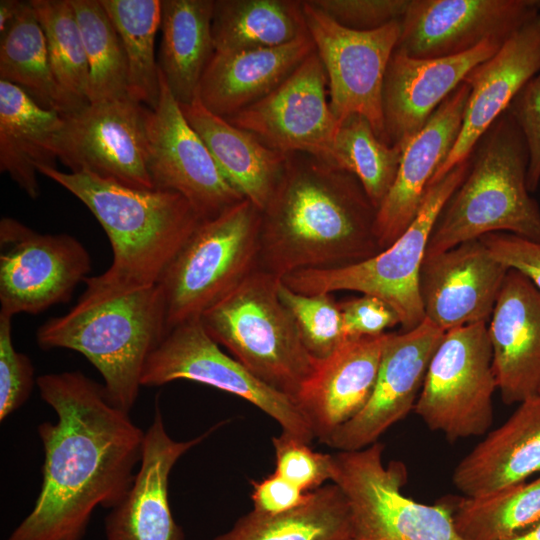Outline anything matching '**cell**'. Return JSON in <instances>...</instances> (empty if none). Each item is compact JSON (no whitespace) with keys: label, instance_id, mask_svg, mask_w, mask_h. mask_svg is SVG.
Masks as SVG:
<instances>
[{"label":"cell","instance_id":"6da1fadb","mask_svg":"<svg viewBox=\"0 0 540 540\" xmlns=\"http://www.w3.org/2000/svg\"><path fill=\"white\" fill-rule=\"evenodd\" d=\"M36 384L57 420L38 426L40 492L7 540H82L96 507L114 508L130 489L145 432L80 371L44 374Z\"/></svg>","mask_w":540,"mask_h":540},{"label":"cell","instance_id":"7a4b0ae2","mask_svg":"<svg viewBox=\"0 0 540 540\" xmlns=\"http://www.w3.org/2000/svg\"><path fill=\"white\" fill-rule=\"evenodd\" d=\"M376 212L354 174L310 154H286L261 211L258 269L282 278L366 260L381 251Z\"/></svg>","mask_w":540,"mask_h":540},{"label":"cell","instance_id":"3957f363","mask_svg":"<svg viewBox=\"0 0 540 540\" xmlns=\"http://www.w3.org/2000/svg\"><path fill=\"white\" fill-rule=\"evenodd\" d=\"M38 173L78 198L103 227L113 260L86 286L131 289L155 285L202 221L180 194L128 187L87 173L40 166Z\"/></svg>","mask_w":540,"mask_h":540},{"label":"cell","instance_id":"277c9868","mask_svg":"<svg viewBox=\"0 0 540 540\" xmlns=\"http://www.w3.org/2000/svg\"><path fill=\"white\" fill-rule=\"evenodd\" d=\"M166 306L158 284L131 289L86 286L78 302L36 332L42 350L79 352L98 370L110 403L129 413L149 355L167 334Z\"/></svg>","mask_w":540,"mask_h":540},{"label":"cell","instance_id":"5b68a950","mask_svg":"<svg viewBox=\"0 0 540 540\" xmlns=\"http://www.w3.org/2000/svg\"><path fill=\"white\" fill-rule=\"evenodd\" d=\"M524 136L505 111L480 139L464 181L441 211L426 254L497 232L540 242V209L527 188Z\"/></svg>","mask_w":540,"mask_h":540},{"label":"cell","instance_id":"8992f818","mask_svg":"<svg viewBox=\"0 0 540 540\" xmlns=\"http://www.w3.org/2000/svg\"><path fill=\"white\" fill-rule=\"evenodd\" d=\"M280 281L256 269L199 319L210 337L253 375L296 401L317 359L281 301Z\"/></svg>","mask_w":540,"mask_h":540},{"label":"cell","instance_id":"52a82bcc","mask_svg":"<svg viewBox=\"0 0 540 540\" xmlns=\"http://www.w3.org/2000/svg\"><path fill=\"white\" fill-rule=\"evenodd\" d=\"M470 167L471 157L428 186L420 210L408 228L376 255L344 266L298 270L282 277V282L303 294L347 290L376 296L397 313L402 331L416 328L425 319L419 276L430 235Z\"/></svg>","mask_w":540,"mask_h":540},{"label":"cell","instance_id":"ba28073f","mask_svg":"<svg viewBox=\"0 0 540 540\" xmlns=\"http://www.w3.org/2000/svg\"><path fill=\"white\" fill-rule=\"evenodd\" d=\"M261 211L248 199L202 220L159 282L167 332L199 319L258 269Z\"/></svg>","mask_w":540,"mask_h":540},{"label":"cell","instance_id":"9c48e42d","mask_svg":"<svg viewBox=\"0 0 540 540\" xmlns=\"http://www.w3.org/2000/svg\"><path fill=\"white\" fill-rule=\"evenodd\" d=\"M380 442L334 454V475L351 512L350 540H463L453 523L454 500L434 505L402 492L406 466L384 464Z\"/></svg>","mask_w":540,"mask_h":540},{"label":"cell","instance_id":"30bf717a","mask_svg":"<svg viewBox=\"0 0 540 540\" xmlns=\"http://www.w3.org/2000/svg\"><path fill=\"white\" fill-rule=\"evenodd\" d=\"M496 389L487 323L458 327L435 350L414 412L450 442L480 436L492 425Z\"/></svg>","mask_w":540,"mask_h":540},{"label":"cell","instance_id":"8fae6325","mask_svg":"<svg viewBox=\"0 0 540 540\" xmlns=\"http://www.w3.org/2000/svg\"><path fill=\"white\" fill-rule=\"evenodd\" d=\"M189 380L238 396L272 417L282 428L310 444L315 438L296 401L270 387L220 348L200 319L171 329L149 355L141 385L161 386Z\"/></svg>","mask_w":540,"mask_h":540},{"label":"cell","instance_id":"7c38bea8","mask_svg":"<svg viewBox=\"0 0 540 540\" xmlns=\"http://www.w3.org/2000/svg\"><path fill=\"white\" fill-rule=\"evenodd\" d=\"M308 33L328 79L330 108L341 123L352 114L364 116L387 144L382 90L390 58L400 36V21L369 31L348 29L302 0Z\"/></svg>","mask_w":540,"mask_h":540},{"label":"cell","instance_id":"4fadbf2b","mask_svg":"<svg viewBox=\"0 0 540 540\" xmlns=\"http://www.w3.org/2000/svg\"><path fill=\"white\" fill-rule=\"evenodd\" d=\"M0 313L39 314L68 302L91 271L85 246L68 234H42L20 221H0Z\"/></svg>","mask_w":540,"mask_h":540},{"label":"cell","instance_id":"5bb4252c","mask_svg":"<svg viewBox=\"0 0 540 540\" xmlns=\"http://www.w3.org/2000/svg\"><path fill=\"white\" fill-rule=\"evenodd\" d=\"M148 111L126 96L88 103L63 116L55 144L57 159L73 173L155 189L147 168Z\"/></svg>","mask_w":540,"mask_h":540},{"label":"cell","instance_id":"9a60e30c","mask_svg":"<svg viewBox=\"0 0 540 540\" xmlns=\"http://www.w3.org/2000/svg\"><path fill=\"white\" fill-rule=\"evenodd\" d=\"M160 95L147 114V168L155 189L183 196L202 220L243 200L185 118L159 68Z\"/></svg>","mask_w":540,"mask_h":540},{"label":"cell","instance_id":"2e32d148","mask_svg":"<svg viewBox=\"0 0 540 540\" xmlns=\"http://www.w3.org/2000/svg\"><path fill=\"white\" fill-rule=\"evenodd\" d=\"M226 120L283 154L306 153L333 165L340 123L330 108L328 79L316 52L269 95Z\"/></svg>","mask_w":540,"mask_h":540},{"label":"cell","instance_id":"e0dca14e","mask_svg":"<svg viewBox=\"0 0 540 540\" xmlns=\"http://www.w3.org/2000/svg\"><path fill=\"white\" fill-rule=\"evenodd\" d=\"M538 13V0H410L395 50L418 59L462 54L505 42Z\"/></svg>","mask_w":540,"mask_h":540},{"label":"cell","instance_id":"ac0fdd59","mask_svg":"<svg viewBox=\"0 0 540 540\" xmlns=\"http://www.w3.org/2000/svg\"><path fill=\"white\" fill-rule=\"evenodd\" d=\"M444 334L426 318L412 330L390 333L370 399L324 444L340 451L366 448L414 410L428 365Z\"/></svg>","mask_w":540,"mask_h":540},{"label":"cell","instance_id":"d6986e66","mask_svg":"<svg viewBox=\"0 0 540 540\" xmlns=\"http://www.w3.org/2000/svg\"><path fill=\"white\" fill-rule=\"evenodd\" d=\"M508 270L480 239L425 255L419 276L425 318L444 332L488 323Z\"/></svg>","mask_w":540,"mask_h":540},{"label":"cell","instance_id":"ffe728a7","mask_svg":"<svg viewBox=\"0 0 540 540\" xmlns=\"http://www.w3.org/2000/svg\"><path fill=\"white\" fill-rule=\"evenodd\" d=\"M488 40L462 54L418 59L395 50L390 58L382 90V110L387 144L404 145L478 64L503 45Z\"/></svg>","mask_w":540,"mask_h":540},{"label":"cell","instance_id":"44dd1931","mask_svg":"<svg viewBox=\"0 0 540 540\" xmlns=\"http://www.w3.org/2000/svg\"><path fill=\"white\" fill-rule=\"evenodd\" d=\"M540 70V13L526 22L489 59L464 79L470 86L458 138L428 186L469 159L487 130Z\"/></svg>","mask_w":540,"mask_h":540},{"label":"cell","instance_id":"7402d4cb","mask_svg":"<svg viewBox=\"0 0 540 540\" xmlns=\"http://www.w3.org/2000/svg\"><path fill=\"white\" fill-rule=\"evenodd\" d=\"M469 94L470 86L463 81L404 145L395 180L376 212L375 235L381 251L418 214L432 177L458 138Z\"/></svg>","mask_w":540,"mask_h":540},{"label":"cell","instance_id":"603a6c76","mask_svg":"<svg viewBox=\"0 0 540 540\" xmlns=\"http://www.w3.org/2000/svg\"><path fill=\"white\" fill-rule=\"evenodd\" d=\"M213 429L187 441L174 440L156 406L145 432L139 470L124 498L105 519L107 540H184L169 504V476L180 457Z\"/></svg>","mask_w":540,"mask_h":540},{"label":"cell","instance_id":"cb8c5ba5","mask_svg":"<svg viewBox=\"0 0 540 540\" xmlns=\"http://www.w3.org/2000/svg\"><path fill=\"white\" fill-rule=\"evenodd\" d=\"M502 401L519 404L540 389V291L509 269L487 323Z\"/></svg>","mask_w":540,"mask_h":540},{"label":"cell","instance_id":"d4e9b609","mask_svg":"<svg viewBox=\"0 0 540 540\" xmlns=\"http://www.w3.org/2000/svg\"><path fill=\"white\" fill-rule=\"evenodd\" d=\"M389 332L346 339L316 368L296 397L315 438L325 441L370 399Z\"/></svg>","mask_w":540,"mask_h":540},{"label":"cell","instance_id":"484cf974","mask_svg":"<svg viewBox=\"0 0 540 540\" xmlns=\"http://www.w3.org/2000/svg\"><path fill=\"white\" fill-rule=\"evenodd\" d=\"M540 476V395L521 403L489 432L453 471L452 482L464 497H484Z\"/></svg>","mask_w":540,"mask_h":540},{"label":"cell","instance_id":"4316f807","mask_svg":"<svg viewBox=\"0 0 540 540\" xmlns=\"http://www.w3.org/2000/svg\"><path fill=\"white\" fill-rule=\"evenodd\" d=\"M313 52L309 33L283 46L215 52L197 96L208 111L228 119L269 95Z\"/></svg>","mask_w":540,"mask_h":540},{"label":"cell","instance_id":"83f0119b","mask_svg":"<svg viewBox=\"0 0 540 540\" xmlns=\"http://www.w3.org/2000/svg\"><path fill=\"white\" fill-rule=\"evenodd\" d=\"M180 108L227 181L262 211L281 178L286 154L211 113L198 96L189 104H180Z\"/></svg>","mask_w":540,"mask_h":540},{"label":"cell","instance_id":"f1b7e54d","mask_svg":"<svg viewBox=\"0 0 540 540\" xmlns=\"http://www.w3.org/2000/svg\"><path fill=\"white\" fill-rule=\"evenodd\" d=\"M63 124L61 114L0 80V171L32 199L40 195L38 167H55V144Z\"/></svg>","mask_w":540,"mask_h":540},{"label":"cell","instance_id":"f546056e","mask_svg":"<svg viewBox=\"0 0 540 540\" xmlns=\"http://www.w3.org/2000/svg\"><path fill=\"white\" fill-rule=\"evenodd\" d=\"M214 0H162L159 68L179 104L198 95L215 53L211 24Z\"/></svg>","mask_w":540,"mask_h":540},{"label":"cell","instance_id":"4dcf8cb0","mask_svg":"<svg viewBox=\"0 0 540 540\" xmlns=\"http://www.w3.org/2000/svg\"><path fill=\"white\" fill-rule=\"evenodd\" d=\"M215 52L286 45L308 34L302 0H214Z\"/></svg>","mask_w":540,"mask_h":540},{"label":"cell","instance_id":"1f68e13d","mask_svg":"<svg viewBox=\"0 0 540 540\" xmlns=\"http://www.w3.org/2000/svg\"><path fill=\"white\" fill-rule=\"evenodd\" d=\"M0 39V80L22 88L39 105L62 116L88 104L69 95L57 82L46 37L30 1L23 3Z\"/></svg>","mask_w":540,"mask_h":540},{"label":"cell","instance_id":"d6a6232c","mask_svg":"<svg viewBox=\"0 0 540 540\" xmlns=\"http://www.w3.org/2000/svg\"><path fill=\"white\" fill-rule=\"evenodd\" d=\"M351 512L340 487L331 482L313 491L303 506L278 515L254 510L212 540H350Z\"/></svg>","mask_w":540,"mask_h":540},{"label":"cell","instance_id":"836d02e7","mask_svg":"<svg viewBox=\"0 0 540 540\" xmlns=\"http://www.w3.org/2000/svg\"><path fill=\"white\" fill-rule=\"evenodd\" d=\"M118 32L128 65V96L154 109L160 95L155 38L162 0H100Z\"/></svg>","mask_w":540,"mask_h":540},{"label":"cell","instance_id":"e575fe53","mask_svg":"<svg viewBox=\"0 0 540 540\" xmlns=\"http://www.w3.org/2000/svg\"><path fill=\"white\" fill-rule=\"evenodd\" d=\"M540 521V476L479 498L454 499L453 523L463 540H508Z\"/></svg>","mask_w":540,"mask_h":540},{"label":"cell","instance_id":"d590c367","mask_svg":"<svg viewBox=\"0 0 540 540\" xmlns=\"http://www.w3.org/2000/svg\"><path fill=\"white\" fill-rule=\"evenodd\" d=\"M89 67V103L128 96V65L124 47L100 0H70Z\"/></svg>","mask_w":540,"mask_h":540},{"label":"cell","instance_id":"8d00e7d4","mask_svg":"<svg viewBox=\"0 0 540 540\" xmlns=\"http://www.w3.org/2000/svg\"><path fill=\"white\" fill-rule=\"evenodd\" d=\"M402 152V147L380 140L364 116L352 114L337 130L333 165L354 174L378 209L395 180Z\"/></svg>","mask_w":540,"mask_h":540},{"label":"cell","instance_id":"74e56055","mask_svg":"<svg viewBox=\"0 0 540 540\" xmlns=\"http://www.w3.org/2000/svg\"><path fill=\"white\" fill-rule=\"evenodd\" d=\"M44 31L50 63L59 85L89 103V67L81 30L70 0H31Z\"/></svg>","mask_w":540,"mask_h":540},{"label":"cell","instance_id":"f35d334b","mask_svg":"<svg viewBox=\"0 0 540 540\" xmlns=\"http://www.w3.org/2000/svg\"><path fill=\"white\" fill-rule=\"evenodd\" d=\"M279 296L291 313L305 347L315 359L328 357L346 340L341 312L332 293H298L281 280Z\"/></svg>","mask_w":540,"mask_h":540},{"label":"cell","instance_id":"ab89813d","mask_svg":"<svg viewBox=\"0 0 540 540\" xmlns=\"http://www.w3.org/2000/svg\"><path fill=\"white\" fill-rule=\"evenodd\" d=\"M275 452V470L279 476L298 486L304 492H312L334 475V455L313 451L309 444L296 436L282 431L272 438Z\"/></svg>","mask_w":540,"mask_h":540},{"label":"cell","instance_id":"60d3db41","mask_svg":"<svg viewBox=\"0 0 540 540\" xmlns=\"http://www.w3.org/2000/svg\"><path fill=\"white\" fill-rule=\"evenodd\" d=\"M12 318L0 313V421L26 402L35 382L30 358L14 347Z\"/></svg>","mask_w":540,"mask_h":540},{"label":"cell","instance_id":"b9f144b4","mask_svg":"<svg viewBox=\"0 0 540 540\" xmlns=\"http://www.w3.org/2000/svg\"><path fill=\"white\" fill-rule=\"evenodd\" d=\"M338 24L369 31L401 21L410 0H309Z\"/></svg>","mask_w":540,"mask_h":540},{"label":"cell","instance_id":"7bdbcfd3","mask_svg":"<svg viewBox=\"0 0 540 540\" xmlns=\"http://www.w3.org/2000/svg\"><path fill=\"white\" fill-rule=\"evenodd\" d=\"M507 111L524 136L529 154L527 188L535 192L540 183V70L525 83Z\"/></svg>","mask_w":540,"mask_h":540},{"label":"cell","instance_id":"ee69618b","mask_svg":"<svg viewBox=\"0 0 540 540\" xmlns=\"http://www.w3.org/2000/svg\"><path fill=\"white\" fill-rule=\"evenodd\" d=\"M338 306L346 339L379 336L400 325L397 313L376 296L362 294L338 302Z\"/></svg>","mask_w":540,"mask_h":540},{"label":"cell","instance_id":"f6af8a7d","mask_svg":"<svg viewBox=\"0 0 540 540\" xmlns=\"http://www.w3.org/2000/svg\"><path fill=\"white\" fill-rule=\"evenodd\" d=\"M480 240L499 262L522 273L540 291V242L506 232L490 233Z\"/></svg>","mask_w":540,"mask_h":540},{"label":"cell","instance_id":"bcb514c9","mask_svg":"<svg viewBox=\"0 0 540 540\" xmlns=\"http://www.w3.org/2000/svg\"><path fill=\"white\" fill-rule=\"evenodd\" d=\"M251 499L254 511L266 515L289 512L306 504L312 492H304L275 472L260 481H252Z\"/></svg>","mask_w":540,"mask_h":540},{"label":"cell","instance_id":"7dc6e473","mask_svg":"<svg viewBox=\"0 0 540 540\" xmlns=\"http://www.w3.org/2000/svg\"><path fill=\"white\" fill-rule=\"evenodd\" d=\"M23 1L1 0L0 1V37L3 36L17 18Z\"/></svg>","mask_w":540,"mask_h":540},{"label":"cell","instance_id":"c3c4849f","mask_svg":"<svg viewBox=\"0 0 540 540\" xmlns=\"http://www.w3.org/2000/svg\"><path fill=\"white\" fill-rule=\"evenodd\" d=\"M508 540H540V521Z\"/></svg>","mask_w":540,"mask_h":540},{"label":"cell","instance_id":"681fc988","mask_svg":"<svg viewBox=\"0 0 540 540\" xmlns=\"http://www.w3.org/2000/svg\"><path fill=\"white\" fill-rule=\"evenodd\" d=\"M538 395H540V389H539V391H538Z\"/></svg>","mask_w":540,"mask_h":540},{"label":"cell","instance_id":"f907efd6","mask_svg":"<svg viewBox=\"0 0 540 540\" xmlns=\"http://www.w3.org/2000/svg\"><path fill=\"white\" fill-rule=\"evenodd\" d=\"M539 7H540V1H539Z\"/></svg>","mask_w":540,"mask_h":540}]
</instances>
